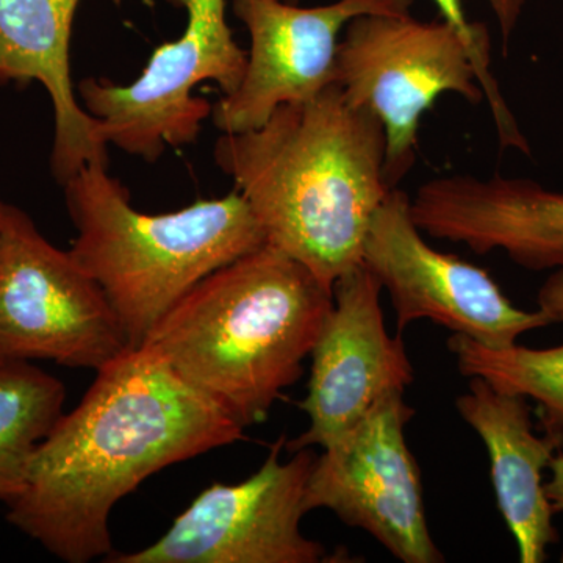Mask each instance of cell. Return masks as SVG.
I'll use <instances>...</instances> for the list:
<instances>
[{
  "mask_svg": "<svg viewBox=\"0 0 563 563\" xmlns=\"http://www.w3.org/2000/svg\"><path fill=\"white\" fill-rule=\"evenodd\" d=\"M79 406L63 413L33 455L10 521L68 563L110 558V515L166 466L246 440L220 404L146 347L99 369Z\"/></svg>",
  "mask_w": 563,
  "mask_h": 563,
  "instance_id": "1",
  "label": "cell"
},
{
  "mask_svg": "<svg viewBox=\"0 0 563 563\" xmlns=\"http://www.w3.org/2000/svg\"><path fill=\"white\" fill-rule=\"evenodd\" d=\"M214 162L250 203L266 244L302 263L332 290L362 263L363 244L391 188L385 133L336 85L285 103L261 128L222 133Z\"/></svg>",
  "mask_w": 563,
  "mask_h": 563,
  "instance_id": "2",
  "label": "cell"
},
{
  "mask_svg": "<svg viewBox=\"0 0 563 563\" xmlns=\"http://www.w3.org/2000/svg\"><path fill=\"white\" fill-rule=\"evenodd\" d=\"M332 306L310 269L265 244L199 282L141 346L247 428L298 383Z\"/></svg>",
  "mask_w": 563,
  "mask_h": 563,
  "instance_id": "3",
  "label": "cell"
},
{
  "mask_svg": "<svg viewBox=\"0 0 563 563\" xmlns=\"http://www.w3.org/2000/svg\"><path fill=\"white\" fill-rule=\"evenodd\" d=\"M62 187L77 229L70 255L102 288L132 347L209 274L266 244L236 190L150 214L133 209L107 165L85 166Z\"/></svg>",
  "mask_w": 563,
  "mask_h": 563,
  "instance_id": "4",
  "label": "cell"
},
{
  "mask_svg": "<svg viewBox=\"0 0 563 563\" xmlns=\"http://www.w3.org/2000/svg\"><path fill=\"white\" fill-rule=\"evenodd\" d=\"M335 85L383 122L390 188L413 168L421 118L440 96L454 92L472 106L485 99L462 33L442 18L424 22L410 13L354 18L340 38Z\"/></svg>",
  "mask_w": 563,
  "mask_h": 563,
  "instance_id": "5",
  "label": "cell"
},
{
  "mask_svg": "<svg viewBox=\"0 0 563 563\" xmlns=\"http://www.w3.org/2000/svg\"><path fill=\"white\" fill-rule=\"evenodd\" d=\"M131 347L102 288L9 203L0 244V362L99 372Z\"/></svg>",
  "mask_w": 563,
  "mask_h": 563,
  "instance_id": "6",
  "label": "cell"
},
{
  "mask_svg": "<svg viewBox=\"0 0 563 563\" xmlns=\"http://www.w3.org/2000/svg\"><path fill=\"white\" fill-rule=\"evenodd\" d=\"M166 2L187 10V27L157 47L139 79L114 85L88 77L77 87L80 106L101 122L107 143L146 162L198 139L213 107L192 96L196 85L213 80L222 95H231L247 62L225 21V0Z\"/></svg>",
  "mask_w": 563,
  "mask_h": 563,
  "instance_id": "7",
  "label": "cell"
},
{
  "mask_svg": "<svg viewBox=\"0 0 563 563\" xmlns=\"http://www.w3.org/2000/svg\"><path fill=\"white\" fill-rule=\"evenodd\" d=\"M285 437L273 444L250 479L203 490L157 542L113 563H320L332 562L324 544L303 536L310 448L280 461ZM335 562V561H333Z\"/></svg>",
  "mask_w": 563,
  "mask_h": 563,
  "instance_id": "8",
  "label": "cell"
},
{
  "mask_svg": "<svg viewBox=\"0 0 563 563\" xmlns=\"http://www.w3.org/2000/svg\"><path fill=\"white\" fill-rule=\"evenodd\" d=\"M415 410L404 393L384 396L342 439L314 459L307 512L325 509L368 532L404 563H442L426 517L420 466L406 426Z\"/></svg>",
  "mask_w": 563,
  "mask_h": 563,
  "instance_id": "9",
  "label": "cell"
},
{
  "mask_svg": "<svg viewBox=\"0 0 563 563\" xmlns=\"http://www.w3.org/2000/svg\"><path fill=\"white\" fill-rule=\"evenodd\" d=\"M362 263L390 295L398 333L412 322L429 320L501 350L551 324L540 310L515 307L485 269L433 250L412 220L410 196L398 187L374 214Z\"/></svg>",
  "mask_w": 563,
  "mask_h": 563,
  "instance_id": "10",
  "label": "cell"
},
{
  "mask_svg": "<svg viewBox=\"0 0 563 563\" xmlns=\"http://www.w3.org/2000/svg\"><path fill=\"white\" fill-rule=\"evenodd\" d=\"M415 0H335L303 9L285 0H232L250 33L239 87L211 110L222 133L261 128L285 103L303 102L335 85L340 35L363 14L410 13Z\"/></svg>",
  "mask_w": 563,
  "mask_h": 563,
  "instance_id": "11",
  "label": "cell"
},
{
  "mask_svg": "<svg viewBox=\"0 0 563 563\" xmlns=\"http://www.w3.org/2000/svg\"><path fill=\"white\" fill-rule=\"evenodd\" d=\"M383 285L363 263L332 288L333 306L314 343L309 391L299 409L309 428L285 442L288 453L331 446L384 396L413 384L402 333L388 335L380 307Z\"/></svg>",
  "mask_w": 563,
  "mask_h": 563,
  "instance_id": "12",
  "label": "cell"
},
{
  "mask_svg": "<svg viewBox=\"0 0 563 563\" xmlns=\"http://www.w3.org/2000/svg\"><path fill=\"white\" fill-rule=\"evenodd\" d=\"M422 233L476 254L506 252L529 272L563 269V191L525 177H433L410 198Z\"/></svg>",
  "mask_w": 563,
  "mask_h": 563,
  "instance_id": "13",
  "label": "cell"
},
{
  "mask_svg": "<svg viewBox=\"0 0 563 563\" xmlns=\"http://www.w3.org/2000/svg\"><path fill=\"white\" fill-rule=\"evenodd\" d=\"M463 421L483 440L496 503L518 548L521 563L547 561L559 542L554 510L544 492L543 472L563 446V432L533 431L526 398L499 391L484 377H470L468 391L455 401Z\"/></svg>",
  "mask_w": 563,
  "mask_h": 563,
  "instance_id": "14",
  "label": "cell"
},
{
  "mask_svg": "<svg viewBox=\"0 0 563 563\" xmlns=\"http://www.w3.org/2000/svg\"><path fill=\"white\" fill-rule=\"evenodd\" d=\"M80 0H0V87L38 81L54 109L51 173L63 185L85 166H109L101 122L77 101L69 44Z\"/></svg>",
  "mask_w": 563,
  "mask_h": 563,
  "instance_id": "15",
  "label": "cell"
},
{
  "mask_svg": "<svg viewBox=\"0 0 563 563\" xmlns=\"http://www.w3.org/2000/svg\"><path fill=\"white\" fill-rule=\"evenodd\" d=\"M65 385L32 362H0V503L27 484L33 455L63 415Z\"/></svg>",
  "mask_w": 563,
  "mask_h": 563,
  "instance_id": "16",
  "label": "cell"
},
{
  "mask_svg": "<svg viewBox=\"0 0 563 563\" xmlns=\"http://www.w3.org/2000/svg\"><path fill=\"white\" fill-rule=\"evenodd\" d=\"M448 346L463 376L484 377L496 390L533 399L544 431L563 432V344L547 350L520 344L492 350L454 333Z\"/></svg>",
  "mask_w": 563,
  "mask_h": 563,
  "instance_id": "17",
  "label": "cell"
},
{
  "mask_svg": "<svg viewBox=\"0 0 563 563\" xmlns=\"http://www.w3.org/2000/svg\"><path fill=\"white\" fill-rule=\"evenodd\" d=\"M285 2L298 3V0H285ZM440 11V18L453 25L455 31L461 32L463 38L468 43L473 54L474 70H476L477 80L483 87L485 99L490 107L493 121H495L496 131H498L499 144L503 150H517L521 154L531 155V146L523 133L520 131L512 111L507 106L498 81L492 73V49L490 35L487 27L481 22H470L466 20L465 10H463L462 0H432ZM488 5L498 21L499 32L503 36V49L507 55L509 52L510 40L517 31L518 22L523 14L526 0H487Z\"/></svg>",
  "mask_w": 563,
  "mask_h": 563,
  "instance_id": "18",
  "label": "cell"
},
{
  "mask_svg": "<svg viewBox=\"0 0 563 563\" xmlns=\"http://www.w3.org/2000/svg\"><path fill=\"white\" fill-rule=\"evenodd\" d=\"M537 302L540 312L547 314L551 324L563 322V269H558L548 277L540 288Z\"/></svg>",
  "mask_w": 563,
  "mask_h": 563,
  "instance_id": "19",
  "label": "cell"
},
{
  "mask_svg": "<svg viewBox=\"0 0 563 563\" xmlns=\"http://www.w3.org/2000/svg\"><path fill=\"white\" fill-rule=\"evenodd\" d=\"M551 479L544 483V492L553 506L554 514H563V453L559 451L551 462ZM563 563V551L561 554Z\"/></svg>",
  "mask_w": 563,
  "mask_h": 563,
  "instance_id": "20",
  "label": "cell"
},
{
  "mask_svg": "<svg viewBox=\"0 0 563 563\" xmlns=\"http://www.w3.org/2000/svg\"><path fill=\"white\" fill-rule=\"evenodd\" d=\"M7 206L9 203L0 201V244H2L3 229H5Z\"/></svg>",
  "mask_w": 563,
  "mask_h": 563,
  "instance_id": "21",
  "label": "cell"
}]
</instances>
